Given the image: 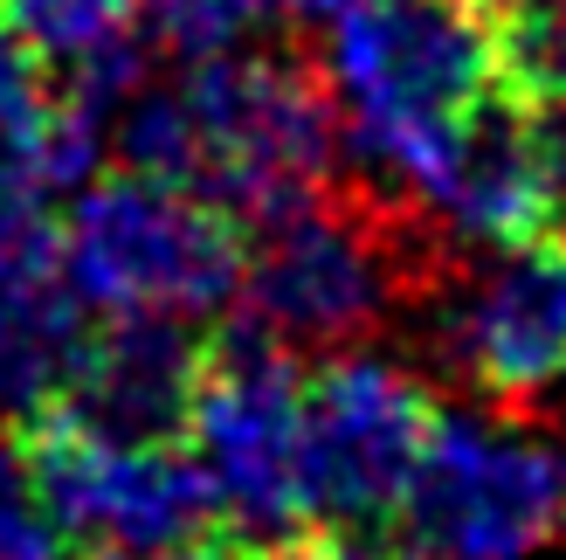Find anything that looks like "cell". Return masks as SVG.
<instances>
[{"label":"cell","instance_id":"52a82bcc","mask_svg":"<svg viewBox=\"0 0 566 560\" xmlns=\"http://www.w3.org/2000/svg\"><path fill=\"white\" fill-rule=\"evenodd\" d=\"M21 443L70 547L91 540L97 553H118V560H174L214 540L221 526L201 470L180 443H111L70 423L63 408L28 423Z\"/></svg>","mask_w":566,"mask_h":560},{"label":"cell","instance_id":"277c9868","mask_svg":"<svg viewBox=\"0 0 566 560\" xmlns=\"http://www.w3.org/2000/svg\"><path fill=\"white\" fill-rule=\"evenodd\" d=\"M55 249L76 304L97 319L201 325L229 312L242 284V221H229L193 187L132 174V166L70 194Z\"/></svg>","mask_w":566,"mask_h":560},{"label":"cell","instance_id":"6da1fadb","mask_svg":"<svg viewBox=\"0 0 566 560\" xmlns=\"http://www.w3.org/2000/svg\"><path fill=\"white\" fill-rule=\"evenodd\" d=\"M132 174L193 187L229 221H270L338 180V111L318 70L270 49L187 63L180 83H138L111 111Z\"/></svg>","mask_w":566,"mask_h":560},{"label":"cell","instance_id":"ffe728a7","mask_svg":"<svg viewBox=\"0 0 566 560\" xmlns=\"http://www.w3.org/2000/svg\"><path fill=\"white\" fill-rule=\"evenodd\" d=\"M174 560H235L221 540H201V547H187V553H174Z\"/></svg>","mask_w":566,"mask_h":560},{"label":"cell","instance_id":"8fae6325","mask_svg":"<svg viewBox=\"0 0 566 560\" xmlns=\"http://www.w3.org/2000/svg\"><path fill=\"white\" fill-rule=\"evenodd\" d=\"M91 340V312L76 304L42 208L0 215V429H28L63 408L70 374Z\"/></svg>","mask_w":566,"mask_h":560},{"label":"cell","instance_id":"8992f818","mask_svg":"<svg viewBox=\"0 0 566 560\" xmlns=\"http://www.w3.org/2000/svg\"><path fill=\"white\" fill-rule=\"evenodd\" d=\"M394 519L436 560H532L559 533V450L525 415L436 408Z\"/></svg>","mask_w":566,"mask_h":560},{"label":"cell","instance_id":"ac0fdd59","mask_svg":"<svg viewBox=\"0 0 566 560\" xmlns=\"http://www.w3.org/2000/svg\"><path fill=\"white\" fill-rule=\"evenodd\" d=\"M546 138V166H553V221H566V111H532Z\"/></svg>","mask_w":566,"mask_h":560},{"label":"cell","instance_id":"7402d4cb","mask_svg":"<svg viewBox=\"0 0 566 560\" xmlns=\"http://www.w3.org/2000/svg\"><path fill=\"white\" fill-rule=\"evenodd\" d=\"M297 8H311V14H338V8H359V0H297Z\"/></svg>","mask_w":566,"mask_h":560},{"label":"cell","instance_id":"3957f363","mask_svg":"<svg viewBox=\"0 0 566 560\" xmlns=\"http://www.w3.org/2000/svg\"><path fill=\"white\" fill-rule=\"evenodd\" d=\"M449 270L457 257L429 236V221L359 180L256 221V242H242L235 304L249 332L283 353H346L380 332L401 298L442 291Z\"/></svg>","mask_w":566,"mask_h":560},{"label":"cell","instance_id":"d6986e66","mask_svg":"<svg viewBox=\"0 0 566 560\" xmlns=\"http://www.w3.org/2000/svg\"><path fill=\"white\" fill-rule=\"evenodd\" d=\"M263 560H353L338 540H318V533H297V540H276Z\"/></svg>","mask_w":566,"mask_h":560},{"label":"cell","instance_id":"7c38bea8","mask_svg":"<svg viewBox=\"0 0 566 560\" xmlns=\"http://www.w3.org/2000/svg\"><path fill=\"white\" fill-rule=\"evenodd\" d=\"M201 374V340L174 319H104L83 340L63 415L111 443H180L187 395Z\"/></svg>","mask_w":566,"mask_h":560},{"label":"cell","instance_id":"ba28073f","mask_svg":"<svg viewBox=\"0 0 566 560\" xmlns=\"http://www.w3.org/2000/svg\"><path fill=\"white\" fill-rule=\"evenodd\" d=\"M436 423V395L401 360L332 353L304 381V519L325 533L394 519Z\"/></svg>","mask_w":566,"mask_h":560},{"label":"cell","instance_id":"7a4b0ae2","mask_svg":"<svg viewBox=\"0 0 566 560\" xmlns=\"http://www.w3.org/2000/svg\"><path fill=\"white\" fill-rule=\"evenodd\" d=\"M318 83L366 187L408 208L449 132L497 97V21L470 0H359L325 14Z\"/></svg>","mask_w":566,"mask_h":560},{"label":"cell","instance_id":"d4e9b609","mask_svg":"<svg viewBox=\"0 0 566 560\" xmlns=\"http://www.w3.org/2000/svg\"><path fill=\"white\" fill-rule=\"evenodd\" d=\"M415 560H436V553H415Z\"/></svg>","mask_w":566,"mask_h":560},{"label":"cell","instance_id":"5b68a950","mask_svg":"<svg viewBox=\"0 0 566 560\" xmlns=\"http://www.w3.org/2000/svg\"><path fill=\"white\" fill-rule=\"evenodd\" d=\"M180 450L193 457L214 498V519L242 540H297L304 519V374L263 332H235L201 346V374L187 395Z\"/></svg>","mask_w":566,"mask_h":560},{"label":"cell","instance_id":"2e32d148","mask_svg":"<svg viewBox=\"0 0 566 560\" xmlns=\"http://www.w3.org/2000/svg\"><path fill=\"white\" fill-rule=\"evenodd\" d=\"M497 91L525 111H566V0H532L497 21Z\"/></svg>","mask_w":566,"mask_h":560},{"label":"cell","instance_id":"44dd1931","mask_svg":"<svg viewBox=\"0 0 566 560\" xmlns=\"http://www.w3.org/2000/svg\"><path fill=\"white\" fill-rule=\"evenodd\" d=\"M470 8H484L491 21H504V14H518V8H532V0H470Z\"/></svg>","mask_w":566,"mask_h":560},{"label":"cell","instance_id":"603a6c76","mask_svg":"<svg viewBox=\"0 0 566 560\" xmlns=\"http://www.w3.org/2000/svg\"><path fill=\"white\" fill-rule=\"evenodd\" d=\"M559 526H566V450H559Z\"/></svg>","mask_w":566,"mask_h":560},{"label":"cell","instance_id":"e0dca14e","mask_svg":"<svg viewBox=\"0 0 566 560\" xmlns=\"http://www.w3.org/2000/svg\"><path fill=\"white\" fill-rule=\"evenodd\" d=\"M0 560H70V533L55 526L14 429H0Z\"/></svg>","mask_w":566,"mask_h":560},{"label":"cell","instance_id":"5bb4252c","mask_svg":"<svg viewBox=\"0 0 566 560\" xmlns=\"http://www.w3.org/2000/svg\"><path fill=\"white\" fill-rule=\"evenodd\" d=\"M297 0H138V35L159 55L180 63H208V55H235L263 35L276 14H291Z\"/></svg>","mask_w":566,"mask_h":560},{"label":"cell","instance_id":"9a60e30c","mask_svg":"<svg viewBox=\"0 0 566 560\" xmlns=\"http://www.w3.org/2000/svg\"><path fill=\"white\" fill-rule=\"evenodd\" d=\"M0 14L35 63H63V70L138 35V0H0Z\"/></svg>","mask_w":566,"mask_h":560},{"label":"cell","instance_id":"cb8c5ba5","mask_svg":"<svg viewBox=\"0 0 566 560\" xmlns=\"http://www.w3.org/2000/svg\"><path fill=\"white\" fill-rule=\"evenodd\" d=\"M97 560H118V553H97Z\"/></svg>","mask_w":566,"mask_h":560},{"label":"cell","instance_id":"30bf717a","mask_svg":"<svg viewBox=\"0 0 566 560\" xmlns=\"http://www.w3.org/2000/svg\"><path fill=\"white\" fill-rule=\"evenodd\" d=\"M429 236L449 257H484V249L525 242L553 229V166H546V138L539 118L512 97H484L470 118L449 132L442 159L429 166V180L408 201Z\"/></svg>","mask_w":566,"mask_h":560},{"label":"cell","instance_id":"4fadbf2b","mask_svg":"<svg viewBox=\"0 0 566 560\" xmlns=\"http://www.w3.org/2000/svg\"><path fill=\"white\" fill-rule=\"evenodd\" d=\"M104 125L76 97H49L42 83L0 97V215L42 208L76 194L97 174Z\"/></svg>","mask_w":566,"mask_h":560},{"label":"cell","instance_id":"9c48e42d","mask_svg":"<svg viewBox=\"0 0 566 560\" xmlns=\"http://www.w3.org/2000/svg\"><path fill=\"white\" fill-rule=\"evenodd\" d=\"M442 346L463 381L504 415H532L566 387V236L484 249L476 270H449Z\"/></svg>","mask_w":566,"mask_h":560}]
</instances>
